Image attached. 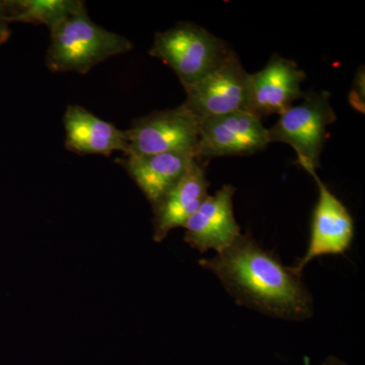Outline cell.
Instances as JSON below:
<instances>
[{"label":"cell","mask_w":365,"mask_h":365,"mask_svg":"<svg viewBox=\"0 0 365 365\" xmlns=\"http://www.w3.org/2000/svg\"><path fill=\"white\" fill-rule=\"evenodd\" d=\"M364 78V67L362 66L357 71L349 95L350 105H351L356 111L362 113V114H364L365 109Z\"/></svg>","instance_id":"obj_15"},{"label":"cell","mask_w":365,"mask_h":365,"mask_svg":"<svg viewBox=\"0 0 365 365\" xmlns=\"http://www.w3.org/2000/svg\"><path fill=\"white\" fill-rule=\"evenodd\" d=\"M232 53L227 42L188 21L155 34L150 50V56L162 60L175 72L182 88L215 71Z\"/></svg>","instance_id":"obj_3"},{"label":"cell","mask_w":365,"mask_h":365,"mask_svg":"<svg viewBox=\"0 0 365 365\" xmlns=\"http://www.w3.org/2000/svg\"><path fill=\"white\" fill-rule=\"evenodd\" d=\"M7 21L44 25L49 30L71 14L86 9L81 0H14L0 4Z\"/></svg>","instance_id":"obj_14"},{"label":"cell","mask_w":365,"mask_h":365,"mask_svg":"<svg viewBox=\"0 0 365 365\" xmlns=\"http://www.w3.org/2000/svg\"><path fill=\"white\" fill-rule=\"evenodd\" d=\"M206 165L207 163L196 158L176 186L153 206L155 242H163L174 228L184 227L187 220L209 195Z\"/></svg>","instance_id":"obj_11"},{"label":"cell","mask_w":365,"mask_h":365,"mask_svg":"<svg viewBox=\"0 0 365 365\" xmlns=\"http://www.w3.org/2000/svg\"><path fill=\"white\" fill-rule=\"evenodd\" d=\"M66 148L78 155L110 157L115 151L125 153V131L101 119L79 105L67 107L63 116Z\"/></svg>","instance_id":"obj_13"},{"label":"cell","mask_w":365,"mask_h":365,"mask_svg":"<svg viewBox=\"0 0 365 365\" xmlns=\"http://www.w3.org/2000/svg\"><path fill=\"white\" fill-rule=\"evenodd\" d=\"M132 48L130 40L93 23L85 9L67 16L50 30L46 66L52 72L86 74Z\"/></svg>","instance_id":"obj_2"},{"label":"cell","mask_w":365,"mask_h":365,"mask_svg":"<svg viewBox=\"0 0 365 365\" xmlns=\"http://www.w3.org/2000/svg\"><path fill=\"white\" fill-rule=\"evenodd\" d=\"M337 120L328 91L304 93L302 102L279 115L267 128L269 143H285L292 148L297 163L309 175L319 168L327 129Z\"/></svg>","instance_id":"obj_4"},{"label":"cell","mask_w":365,"mask_h":365,"mask_svg":"<svg viewBox=\"0 0 365 365\" xmlns=\"http://www.w3.org/2000/svg\"><path fill=\"white\" fill-rule=\"evenodd\" d=\"M304 79L297 62L273 55L260 71L250 74L248 112L261 120L282 114L304 97L300 88Z\"/></svg>","instance_id":"obj_10"},{"label":"cell","mask_w":365,"mask_h":365,"mask_svg":"<svg viewBox=\"0 0 365 365\" xmlns=\"http://www.w3.org/2000/svg\"><path fill=\"white\" fill-rule=\"evenodd\" d=\"M195 160L196 155L192 153H163L143 157L124 155L117 163L153 207L176 186Z\"/></svg>","instance_id":"obj_12"},{"label":"cell","mask_w":365,"mask_h":365,"mask_svg":"<svg viewBox=\"0 0 365 365\" xmlns=\"http://www.w3.org/2000/svg\"><path fill=\"white\" fill-rule=\"evenodd\" d=\"M249 78L237 53L232 51L217 68L184 88L187 98L182 104L200 122L230 113L248 112Z\"/></svg>","instance_id":"obj_6"},{"label":"cell","mask_w":365,"mask_h":365,"mask_svg":"<svg viewBox=\"0 0 365 365\" xmlns=\"http://www.w3.org/2000/svg\"><path fill=\"white\" fill-rule=\"evenodd\" d=\"M269 143L261 119L246 111L230 113L200 122L196 158L207 163L211 158L253 155Z\"/></svg>","instance_id":"obj_7"},{"label":"cell","mask_w":365,"mask_h":365,"mask_svg":"<svg viewBox=\"0 0 365 365\" xmlns=\"http://www.w3.org/2000/svg\"><path fill=\"white\" fill-rule=\"evenodd\" d=\"M311 176L318 186L319 198L312 217L307 253L292 267L299 276L307 264L319 257L346 253L355 234L354 220L347 207L324 184L317 172L312 173Z\"/></svg>","instance_id":"obj_8"},{"label":"cell","mask_w":365,"mask_h":365,"mask_svg":"<svg viewBox=\"0 0 365 365\" xmlns=\"http://www.w3.org/2000/svg\"><path fill=\"white\" fill-rule=\"evenodd\" d=\"M124 155L192 153L196 155L200 135V120L184 104L175 109L155 111L137 118L125 130Z\"/></svg>","instance_id":"obj_5"},{"label":"cell","mask_w":365,"mask_h":365,"mask_svg":"<svg viewBox=\"0 0 365 365\" xmlns=\"http://www.w3.org/2000/svg\"><path fill=\"white\" fill-rule=\"evenodd\" d=\"M7 24H9V21L4 18L1 9H0V44H2L4 41L7 40V38L9 37V34H11Z\"/></svg>","instance_id":"obj_16"},{"label":"cell","mask_w":365,"mask_h":365,"mask_svg":"<svg viewBox=\"0 0 365 365\" xmlns=\"http://www.w3.org/2000/svg\"><path fill=\"white\" fill-rule=\"evenodd\" d=\"M321 365H348L345 364L344 361L337 359L335 356H328L325 360H324L323 364Z\"/></svg>","instance_id":"obj_17"},{"label":"cell","mask_w":365,"mask_h":365,"mask_svg":"<svg viewBox=\"0 0 365 365\" xmlns=\"http://www.w3.org/2000/svg\"><path fill=\"white\" fill-rule=\"evenodd\" d=\"M235 188L223 185L213 195L204 199L195 213L185 223V242L199 253L227 250L240 237L241 227L234 212Z\"/></svg>","instance_id":"obj_9"},{"label":"cell","mask_w":365,"mask_h":365,"mask_svg":"<svg viewBox=\"0 0 365 365\" xmlns=\"http://www.w3.org/2000/svg\"><path fill=\"white\" fill-rule=\"evenodd\" d=\"M199 265L215 274L240 306L287 321L314 314L313 297L302 278L250 234Z\"/></svg>","instance_id":"obj_1"}]
</instances>
